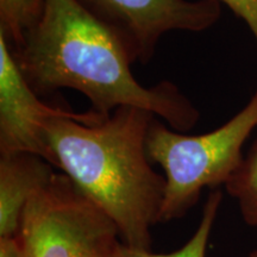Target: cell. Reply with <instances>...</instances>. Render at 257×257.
<instances>
[{"label": "cell", "instance_id": "7a4b0ae2", "mask_svg": "<svg viewBox=\"0 0 257 257\" xmlns=\"http://www.w3.org/2000/svg\"><path fill=\"white\" fill-rule=\"evenodd\" d=\"M155 114L123 106L96 124L53 118L46 124L51 165L114 221L121 243L152 251L160 223L165 176L147 155V134Z\"/></svg>", "mask_w": 257, "mask_h": 257}, {"label": "cell", "instance_id": "3957f363", "mask_svg": "<svg viewBox=\"0 0 257 257\" xmlns=\"http://www.w3.org/2000/svg\"><path fill=\"white\" fill-rule=\"evenodd\" d=\"M256 126L257 91L226 124L204 135H184L155 115L148 130L146 148L150 162L165 173L160 223L185 217L205 187L226 185L242 163L243 144Z\"/></svg>", "mask_w": 257, "mask_h": 257}, {"label": "cell", "instance_id": "277c9868", "mask_svg": "<svg viewBox=\"0 0 257 257\" xmlns=\"http://www.w3.org/2000/svg\"><path fill=\"white\" fill-rule=\"evenodd\" d=\"M23 257H117V225L63 173L31 199L18 233Z\"/></svg>", "mask_w": 257, "mask_h": 257}, {"label": "cell", "instance_id": "9c48e42d", "mask_svg": "<svg viewBox=\"0 0 257 257\" xmlns=\"http://www.w3.org/2000/svg\"><path fill=\"white\" fill-rule=\"evenodd\" d=\"M225 187L238 204L243 220L257 227V140Z\"/></svg>", "mask_w": 257, "mask_h": 257}, {"label": "cell", "instance_id": "6da1fadb", "mask_svg": "<svg viewBox=\"0 0 257 257\" xmlns=\"http://www.w3.org/2000/svg\"><path fill=\"white\" fill-rule=\"evenodd\" d=\"M12 53L40 96L72 88L87 96L91 110L104 117L131 106L152 112L179 133L199 120L197 107L175 83L141 85L119 38L78 0H44L40 22Z\"/></svg>", "mask_w": 257, "mask_h": 257}, {"label": "cell", "instance_id": "5b68a950", "mask_svg": "<svg viewBox=\"0 0 257 257\" xmlns=\"http://www.w3.org/2000/svg\"><path fill=\"white\" fill-rule=\"evenodd\" d=\"M119 38L134 63L153 59L170 31L200 32L220 17L218 0H78Z\"/></svg>", "mask_w": 257, "mask_h": 257}, {"label": "cell", "instance_id": "8fae6325", "mask_svg": "<svg viewBox=\"0 0 257 257\" xmlns=\"http://www.w3.org/2000/svg\"><path fill=\"white\" fill-rule=\"evenodd\" d=\"M245 22L257 42V0H218Z\"/></svg>", "mask_w": 257, "mask_h": 257}, {"label": "cell", "instance_id": "4fadbf2b", "mask_svg": "<svg viewBox=\"0 0 257 257\" xmlns=\"http://www.w3.org/2000/svg\"><path fill=\"white\" fill-rule=\"evenodd\" d=\"M248 257H257V249L253 250V251L250 253V255Z\"/></svg>", "mask_w": 257, "mask_h": 257}, {"label": "cell", "instance_id": "30bf717a", "mask_svg": "<svg viewBox=\"0 0 257 257\" xmlns=\"http://www.w3.org/2000/svg\"><path fill=\"white\" fill-rule=\"evenodd\" d=\"M43 10L44 0H0V34L12 49L21 46L25 35L36 27Z\"/></svg>", "mask_w": 257, "mask_h": 257}, {"label": "cell", "instance_id": "52a82bcc", "mask_svg": "<svg viewBox=\"0 0 257 257\" xmlns=\"http://www.w3.org/2000/svg\"><path fill=\"white\" fill-rule=\"evenodd\" d=\"M55 173L53 165L35 154L0 155V237L18 236L29 202Z\"/></svg>", "mask_w": 257, "mask_h": 257}, {"label": "cell", "instance_id": "8992f818", "mask_svg": "<svg viewBox=\"0 0 257 257\" xmlns=\"http://www.w3.org/2000/svg\"><path fill=\"white\" fill-rule=\"evenodd\" d=\"M53 118L96 124L106 117L92 110L78 113L42 101L19 69L8 40L0 34V155L35 154L51 165L44 130Z\"/></svg>", "mask_w": 257, "mask_h": 257}, {"label": "cell", "instance_id": "ba28073f", "mask_svg": "<svg viewBox=\"0 0 257 257\" xmlns=\"http://www.w3.org/2000/svg\"><path fill=\"white\" fill-rule=\"evenodd\" d=\"M221 199L223 194L219 189L212 191L208 194L207 200L202 208L201 219L197 231L180 249L168 253H155L149 250L128 248L121 243L118 249L117 257H206L208 239L216 223Z\"/></svg>", "mask_w": 257, "mask_h": 257}, {"label": "cell", "instance_id": "7c38bea8", "mask_svg": "<svg viewBox=\"0 0 257 257\" xmlns=\"http://www.w3.org/2000/svg\"><path fill=\"white\" fill-rule=\"evenodd\" d=\"M0 257H23L18 236L0 237Z\"/></svg>", "mask_w": 257, "mask_h": 257}]
</instances>
